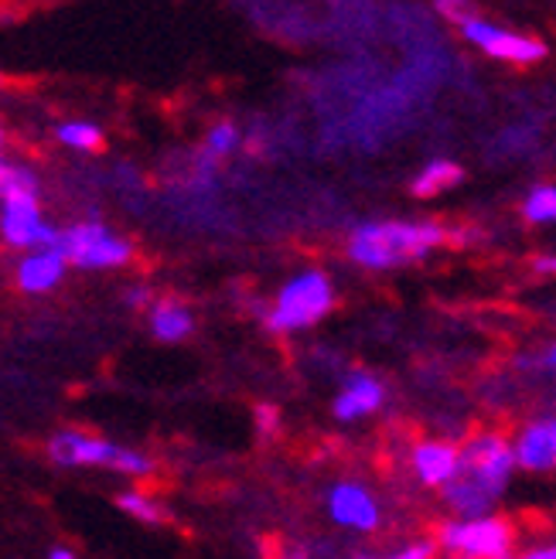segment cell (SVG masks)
Listing matches in <instances>:
<instances>
[{
	"mask_svg": "<svg viewBox=\"0 0 556 559\" xmlns=\"http://www.w3.org/2000/svg\"><path fill=\"white\" fill-rule=\"evenodd\" d=\"M434 543L448 559H512L519 546V528L506 515L448 519L437 525Z\"/></svg>",
	"mask_w": 556,
	"mask_h": 559,
	"instance_id": "5",
	"label": "cell"
},
{
	"mask_svg": "<svg viewBox=\"0 0 556 559\" xmlns=\"http://www.w3.org/2000/svg\"><path fill=\"white\" fill-rule=\"evenodd\" d=\"M519 369H525V372H546V376H556V342H553V345H546L543 352L522 355V358H519Z\"/></svg>",
	"mask_w": 556,
	"mask_h": 559,
	"instance_id": "21",
	"label": "cell"
},
{
	"mask_svg": "<svg viewBox=\"0 0 556 559\" xmlns=\"http://www.w3.org/2000/svg\"><path fill=\"white\" fill-rule=\"evenodd\" d=\"M55 136H59L62 147L79 154H96L103 147V130L90 120H66L55 127Z\"/></svg>",
	"mask_w": 556,
	"mask_h": 559,
	"instance_id": "17",
	"label": "cell"
},
{
	"mask_svg": "<svg viewBox=\"0 0 556 559\" xmlns=\"http://www.w3.org/2000/svg\"><path fill=\"white\" fill-rule=\"evenodd\" d=\"M443 242H448V226L434 218H369L352 229L345 253L355 266L386 273L424 263Z\"/></svg>",
	"mask_w": 556,
	"mask_h": 559,
	"instance_id": "2",
	"label": "cell"
},
{
	"mask_svg": "<svg viewBox=\"0 0 556 559\" xmlns=\"http://www.w3.org/2000/svg\"><path fill=\"white\" fill-rule=\"evenodd\" d=\"M253 416H257L260 437H276V433H281V409H276L273 403H260L253 409Z\"/></svg>",
	"mask_w": 556,
	"mask_h": 559,
	"instance_id": "22",
	"label": "cell"
},
{
	"mask_svg": "<svg viewBox=\"0 0 556 559\" xmlns=\"http://www.w3.org/2000/svg\"><path fill=\"white\" fill-rule=\"evenodd\" d=\"M328 515L348 533H376L382 525L379 498L358 481H339L328 488Z\"/></svg>",
	"mask_w": 556,
	"mask_h": 559,
	"instance_id": "10",
	"label": "cell"
},
{
	"mask_svg": "<svg viewBox=\"0 0 556 559\" xmlns=\"http://www.w3.org/2000/svg\"><path fill=\"white\" fill-rule=\"evenodd\" d=\"M461 181H464V167L448 157H437L421 167V175H416L410 185V194L413 199H437V194L451 191Z\"/></svg>",
	"mask_w": 556,
	"mask_h": 559,
	"instance_id": "15",
	"label": "cell"
},
{
	"mask_svg": "<svg viewBox=\"0 0 556 559\" xmlns=\"http://www.w3.org/2000/svg\"><path fill=\"white\" fill-rule=\"evenodd\" d=\"M147 321H151V334L164 345H178V342L191 338V331H194L191 307L178 297H157L154 307L147 311Z\"/></svg>",
	"mask_w": 556,
	"mask_h": 559,
	"instance_id": "14",
	"label": "cell"
},
{
	"mask_svg": "<svg viewBox=\"0 0 556 559\" xmlns=\"http://www.w3.org/2000/svg\"><path fill=\"white\" fill-rule=\"evenodd\" d=\"M458 457H461V443L443 437H424L410 447V474L421 488L443 491L458 471Z\"/></svg>",
	"mask_w": 556,
	"mask_h": 559,
	"instance_id": "11",
	"label": "cell"
},
{
	"mask_svg": "<svg viewBox=\"0 0 556 559\" xmlns=\"http://www.w3.org/2000/svg\"><path fill=\"white\" fill-rule=\"evenodd\" d=\"M530 270H533L536 276H556V253H540V257H533Z\"/></svg>",
	"mask_w": 556,
	"mask_h": 559,
	"instance_id": "25",
	"label": "cell"
},
{
	"mask_svg": "<svg viewBox=\"0 0 556 559\" xmlns=\"http://www.w3.org/2000/svg\"><path fill=\"white\" fill-rule=\"evenodd\" d=\"M382 406H386V385L366 369H352L342 379V389L335 403H331V413H335L339 424H355V419L379 413Z\"/></svg>",
	"mask_w": 556,
	"mask_h": 559,
	"instance_id": "12",
	"label": "cell"
},
{
	"mask_svg": "<svg viewBox=\"0 0 556 559\" xmlns=\"http://www.w3.org/2000/svg\"><path fill=\"white\" fill-rule=\"evenodd\" d=\"M451 17L458 21V32L468 45H475L478 51H485L488 59H498V62H512V66H536L543 62L549 48L536 38V35H522V32H512V27H502L495 21H485L478 17L475 11H464V14H454Z\"/></svg>",
	"mask_w": 556,
	"mask_h": 559,
	"instance_id": "7",
	"label": "cell"
},
{
	"mask_svg": "<svg viewBox=\"0 0 556 559\" xmlns=\"http://www.w3.org/2000/svg\"><path fill=\"white\" fill-rule=\"evenodd\" d=\"M239 147H242V133H239V127H236L233 120H222V123L209 127L205 144H202V151H205V154H212L215 160L233 157Z\"/></svg>",
	"mask_w": 556,
	"mask_h": 559,
	"instance_id": "19",
	"label": "cell"
},
{
	"mask_svg": "<svg viewBox=\"0 0 556 559\" xmlns=\"http://www.w3.org/2000/svg\"><path fill=\"white\" fill-rule=\"evenodd\" d=\"M335 300H339L335 284H331V276L324 270H315V266L300 270L281 284L273 304L263 311V324L273 334L308 331L335 311Z\"/></svg>",
	"mask_w": 556,
	"mask_h": 559,
	"instance_id": "3",
	"label": "cell"
},
{
	"mask_svg": "<svg viewBox=\"0 0 556 559\" xmlns=\"http://www.w3.org/2000/svg\"><path fill=\"white\" fill-rule=\"evenodd\" d=\"M69 270V260L59 246H48V249H35L27 253L17 266H14V284L24 294H48L62 284V276Z\"/></svg>",
	"mask_w": 556,
	"mask_h": 559,
	"instance_id": "13",
	"label": "cell"
},
{
	"mask_svg": "<svg viewBox=\"0 0 556 559\" xmlns=\"http://www.w3.org/2000/svg\"><path fill=\"white\" fill-rule=\"evenodd\" d=\"M516 451L506 430H475L461 443V457L451 485L440 491L443 506L454 519H482L495 515V506L506 498L512 474H516Z\"/></svg>",
	"mask_w": 556,
	"mask_h": 559,
	"instance_id": "1",
	"label": "cell"
},
{
	"mask_svg": "<svg viewBox=\"0 0 556 559\" xmlns=\"http://www.w3.org/2000/svg\"><path fill=\"white\" fill-rule=\"evenodd\" d=\"M4 167H8V160H4V130H0V175H4Z\"/></svg>",
	"mask_w": 556,
	"mask_h": 559,
	"instance_id": "27",
	"label": "cell"
},
{
	"mask_svg": "<svg viewBox=\"0 0 556 559\" xmlns=\"http://www.w3.org/2000/svg\"><path fill=\"white\" fill-rule=\"evenodd\" d=\"M59 249L66 253L69 266L79 270H120L133 260V242L117 236L99 218H82L62 229Z\"/></svg>",
	"mask_w": 556,
	"mask_h": 559,
	"instance_id": "6",
	"label": "cell"
},
{
	"mask_svg": "<svg viewBox=\"0 0 556 559\" xmlns=\"http://www.w3.org/2000/svg\"><path fill=\"white\" fill-rule=\"evenodd\" d=\"M123 300H127V307H133V311H151L157 297H154L147 287H130V290L123 294Z\"/></svg>",
	"mask_w": 556,
	"mask_h": 559,
	"instance_id": "24",
	"label": "cell"
},
{
	"mask_svg": "<svg viewBox=\"0 0 556 559\" xmlns=\"http://www.w3.org/2000/svg\"><path fill=\"white\" fill-rule=\"evenodd\" d=\"M0 236L11 249H24V253H35V249L59 246L62 229H55L45 222L38 194H17L0 205Z\"/></svg>",
	"mask_w": 556,
	"mask_h": 559,
	"instance_id": "8",
	"label": "cell"
},
{
	"mask_svg": "<svg viewBox=\"0 0 556 559\" xmlns=\"http://www.w3.org/2000/svg\"><path fill=\"white\" fill-rule=\"evenodd\" d=\"M512 559H556V539H543V543L525 546Z\"/></svg>",
	"mask_w": 556,
	"mask_h": 559,
	"instance_id": "23",
	"label": "cell"
},
{
	"mask_svg": "<svg viewBox=\"0 0 556 559\" xmlns=\"http://www.w3.org/2000/svg\"><path fill=\"white\" fill-rule=\"evenodd\" d=\"M522 218L530 222V226H549L556 222V185H536L525 191L522 199Z\"/></svg>",
	"mask_w": 556,
	"mask_h": 559,
	"instance_id": "18",
	"label": "cell"
},
{
	"mask_svg": "<svg viewBox=\"0 0 556 559\" xmlns=\"http://www.w3.org/2000/svg\"><path fill=\"white\" fill-rule=\"evenodd\" d=\"M48 457L59 467H109L117 474H130V478H151L157 471L151 454L137 451V447H123L117 440H106L99 433H86V430L51 433Z\"/></svg>",
	"mask_w": 556,
	"mask_h": 559,
	"instance_id": "4",
	"label": "cell"
},
{
	"mask_svg": "<svg viewBox=\"0 0 556 559\" xmlns=\"http://www.w3.org/2000/svg\"><path fill=\"white\" fill-rule=\"evenodd\" d=\"M516 467L525 474H556V413L525 416L512 433Z\"/></svg>",
	"mask_w": 556,
	"mask_h": 559,
	"instance_id": "9",
	"label": "cell"
},
{
	"mask_svg": "<svg viewBox=\"0 0 556 559\" xmlns=\"http://www.w3.org/2000/svg\"><path fill=\"white\" fill-rule=\"evenodd\" d=\"M437 543L434 539H413L393 552H386V556H376V552H355V559H437Z\"/></svg>",
	"mask_w": 556,
	"mask_h": 559,
	"instance_id": "20",
	"label": "cell"
},
{
	"mask_svg": "<svg viewBox=\"0 0 556 559\" xmlns=\"http://www.w3.org/2000/svg\"><path fill=\"white\" fill-rule=\"evenodd\" d=\"M48 559H79L69 546H55L51 552H48Z\"/></svg>",
	"mask_w": 556,
	"mask_h": 559,
	"instance_id": "26",
	"label": "cell"
},
{
	"mask_svg": "<svg viewBox=\"0 0 556 559\" xmlns=\"http://www.w3.org/2000/svg\"><path fill=\"white\" fill-rule=\"evenodd\" d=\"M117 509H120L123 515L137 519V522H144V525H164V522H168V509H164L154 495H147V491H141V488H127V491H120V495H117Z\"/></svg>",
	"mask_w": 556,
	"mask_h": 559,
	"instance_id": "16",
	"label": "cell"
}]
</instances>
